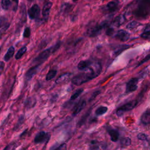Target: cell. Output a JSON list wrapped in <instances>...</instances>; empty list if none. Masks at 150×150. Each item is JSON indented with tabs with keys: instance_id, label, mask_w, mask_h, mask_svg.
Wrapping results in <instances>:
<instances>
[{
	"instance_id": "cell-1",
	"label": "cell",
	"mask_w": 150,
	"mask_h": 150,
	"mask_svg": "<svg viewBox=\"0 0 150 150\" xmlns=\"http://www.w3.org/2000/svg\"><path fill=\"white\" fill-rule=\"evenodd\" d=\"M102 67L100 62H93L83 72L74 76L71 79L73 84L80 86L98 76L101 71Z\"/></svg>"
},
{
	"instance_id": "cell-2",
	"label": "cell",
	"mask_w": 150,
	"mask_h": 150,
	"mask_svg": "<svg viewBox=\"0 0 150 150\" xmlns=\"http://www.w3.org/2000/svg\"><path fill=\"white\" fill-rule=\"evenodd\" d=\"M134 15L138 18H145L150 14V0H137Z\"/></svg>"
},
{
	"instance_id": "cell-3",
	"label": "cell",
	"mask_w": 150,
	"mask_h": 150,
	"mask_svg": "<svg viewBox=\"0 0 150 150\" xmlns=\"http://www.w3.org/2000/svg\"><path fill=\"white\" fill-rule=\"evenodd\" d=\"M60 42H58L56 44H55L54 46L50 47V48L44 50L41 53H40L36 57H35L33 59L32 63L35 64V65L42 64L49 58V57L50 56L51 54L55 52L60 47Z\"/></svg>"
},
{
	"instance_id": "cell-4",
	"label": "cell",
	"mask_w": 150,
	"mask_h": 150,
	"mask_svg": "<svg viewBox=\"0 0 150 150\" xmlns=\"http://www.w3.org/2000/svg\"><path fill=\"white\" fill-rule=\"evenodd\" d=\"M107 23L106 22H103L100 24H96L90 26L86 32V34L88 36L93 38L98 35L101 30L107 26Z\"/></svg>"
},
{
	"instance_id": "cell-5",
	"label": "cell",
	"mask_w": 150,
	"mask_h": 150,
	"mask_svg": "<svg viewBox=\"0 0 150 150\" xmlns=\"http://www.w3.org/2000/svg\"><path fill=\"white\" fill-rule=\"evenodd\" d=\"M137 100H132L124 105H122V106H121L119 108L117 109V111H116V114L118 116L120 117L121 115H122L125 112L131 111V110L134 109L135 106L137 104Z\"/></svg>"
},
{
	"instance_id": "cell-6",
	"label": "cell",
	"mask_w": 150,
	"mask_h": 150,
	"mask_svg": "<svg viewBox=\"0 0 150 150\" xmlns=\"http://www.w3.org/2000/svg\"><path fill=\"white\" fill-rule=\"evenodd\" d=\"M50 137V135L49 133L45 131H40L36 135L34 138V142L36 144L45 143L49 140Z\"/></svg>"
},
{
	"instance_id": "cell-7",
	"label": "cell",
	"mask_w": 150,
	"mask_h": 150,
	"mask_svg": "<svg viewBox=\"0 0 150 150\" xmlns=\"http://www.w3.org/2000/svg\"><path fill=\"white\" fill-rule=\"evenodd\" d=\"M40 9L37 4H34L28 11V15L31 19H38L40 16Z\"/></svg>"
},
{
	"instance_id": "cell-8",
	"label": "cell",
	"mask_w": 150,
	"mask_h": 150,
	"mask_svg": "<svg viewBox=\"0 0 150 150\" xmlns=\"http://www.w3.org/2000/svg\"><path fill=\"white\" fill-rule=\"evenodd\" d=\"M138 79L132 78L130 79L126 84V92L127 93L135 91L138 88Z\"/></svg>"
},
{
	"instance_id": "cell-9",
	"label": "cell",
	"mask_w": 150,
	"mask_h": 150,
	"mask_svg": "<svg viewBox=\"0 0 150 150\" xmlns=\"http://www.w3.org/2000/svg\"><path fill=\"white\" fill-rule=\"evenodd\" d=\"M40 64H36L34 66L30 67L27 72L25 73V77L27 81H29L32 79V77L36 74L38 72Z\"/></svg>"
},
{
	"instance_id": "cell-10",
	"label": "cell",
	"mask_w": 150,
	"mask_h": 150,
	"mask_svg": "<svg viewBox=\"0 0 150 150\" xmlns=\"http://www.w3.org/2000/svg\"><path fill=\"white\" fill-rule=\"evenodd\" d=\"M52 6V3L51 2H46L43 6V8L42 9V16H43V19L45 21H46L49 18Z\"/></svg>"
},
{
	"instance_id": "cell-11",
	"label": "cell",
	"mask_w": 150,
	"mask_h": 150,
	"mask_svg": "<svg viewBox=\"0 0 150 150\" xmlns=\"http://www.w3.org/2000/svg\"><path fill=\"white\" fill-rule=\"evenodd\" d=\"M115 38L120 41L126 42L129 38V34L128 32L124 30H119L116 33Z\"/></svg>"
},
{
	"instance_id": "cell-12",
	"label": "cell",
	"mask_w": 150,
	"mask_h": 150,
	"mask_svg": "<svg viewBox=\"0 0 150 150\" xmlns=\"http://www.w3.org/2000/svg\"><path fill=\"white\" fill-rule=\"evenodd\" d=\"M86 105V102L85 100H81L79 101L77 105L75 106L73 111V115L76 116L85 107Z\"/></svg>"
},
{
	"instance_id": "cell-13",
	"label": "cell",
	"mask_w": 150,
	"mask_h": 150,
	"mask_svg": "<svg viewBox=\"0 0 150 150\" xmlns=\"http://www.w3.org/2000/svg\"><path fill=\"white\" fill-rule=\"evenodd\" d=\"M36 103V99L34 97H30L26 99L24 105L27 108H33L35 105Z\"/></svg>"
},
{
	"instance_id": "cell-14",
	"label": "cell",
	"mask_w": 150,
	"mask_h": 150,
	"mask_svg": "<svg viewBox=\"0 0 150 150\" xmlns=\"http://www.w3.org/2000/svg\"><path fill=\"white\" fill-rule=\"evenodd\" d=\"M9 23H8L7 19L4 16H1L0 18V32H3L5 31L9 26Z\"/></svg>"
},
{
	"instance_id": "cell-15",
	"label": "cell",
	"mask_w": 150,
	"mask_h": 150,
	"mask_svg": "<svg viewBox=\"0 0 150 150\" xmlns=\"http://www.w3.org/2000/svg\"><path fill=\"white\" fill-rule=\"evenodd\" d=\"M108 133L110 137V139L113 142H116L119 138V132L117 130L114 129H110L108 130Z\"/></svg>"
},
{
	"instance_id": "cell-16",
	"label": "cell",
	"mask_w": 150,
	"mask_h": 150,
	"mask_svg": "<svg viewBox=\"0 0 150 150\" xmlns=\"http://www.w3.org/2000/svg\"><path fill=\"white\" fill-rule=\"evenodd\" d=\"M141 121L145 125L150 124V111H145L141 117Z\"/></svg>"
},
{
	"instance_id": "cell-17",
	"label": "cell",
	"mask_w": 150,
	"mask_h": 150,
	"mask_svg": "<svg viewBox=\"0 0 150 150\" xmlns=\"http://www.w3.org/2000/svg\"><path fill=\"white\" fill-rule=\"evenodd\" d=\"M93 62L90 60H81L77 64V68L80 70H84L86 68H87Z\"/></svg>"
},
{
	"instance_id": "cell-18",
	"label": "cell",
	"mask_w": 150,
	"mask_h": 150,
	"mask_svg": "<svg viewBox=\"0 0 150 150\" xmlns=\"http://www.w3.org/2000/svg\"><path fill=\"white\" fill-rule=\"evenodd\" d=\"M14 53H15V48L13 46H11L7 52L5 53V56H4V60L6 61V62H8L13 56L14 54Z\"/></svg>"
},
{
	"instance_id": "cell-19",
	"label": "cell",
	"mask_w": 150,
	"mask_h": 150,
	"mask_svg": "<svg viewBox=\"0 0 150 150\" xmlns=\"http://www.w3.org/2000/svg\"><path fill=\"white\" fill-rule=\"evenodd\" d=\"M117 6L118 3L117 1H111L106 5V10L110 12H112L117 9Z\"/></svg>"
},
{
	"instance_id": "cell-20",
	"label": "cell",
	"mask_w": 150,
	"mask_h": 150,
	"mask_svg": "<svg viewBox=\"0 0 150 150\" xmlns=\"http://www.w3.org/2000/svg\"><path fill=\"white\" fill-rule=\"evenodd\" d=\"M71 74L69 73H66L64 74H62L56 80V84H60L63 82H64L67 80H68Z\"/></svg>"
},
{
	"instance_id": "cell-21",
	"label": "cell",
	"mask_w": 150,
	"mask_h": 150,
	"mask_svg": "<svg viewBox=\"0 0 150 150\" xmlns=\"http://www.w3.org/2000/svg\"><path fill=\"white\" fill-rule=\"evenodd\" d=\"M125 19L124 16L122 15H120L118 16H117L112 22V25L115 26H120V25H121L122 24H123V23L125 22Z\"/></svg>"
},
{
	"instance_id": "cell-22",
	"label": "cell",
	"mask_w": 150,
	"mask_h": 150,
	"mask_svg": "<svg viewBox=\"0 0 150 150\" xmlns=\"http://www.w3.org/2000/svg\"><path fill=\"white\" fill-rule=\"evenodd\" d=\"M107 110H108V108L107 107L100 106L96 109L95 113H96V115L100 116V115H102L104 114L107 111Z\"/></svg>"
},
{
	"instance_id": "cell-23",
	"label": "cell",
	"mask_w": 150,
	"mask_h": 150,
	"mask_svg": "<svg viewBox=\"0 0 150 150\" xmlns=\"http://www.w3.org/2000/svg\"><path fill=\"white\" fill-rule=\"evenodd\" d=\"M27 50V47L26 46H23L22 47H21L17 52V53L15 55V59L16 60H19L20 59L22 56L25 53V52H26Z\"/></svg>"
},
{
	"instance_id": "cell-24",
	"label": "cell",
	"mask_w": 150,
	"mask_h": 150,
	"mask_svg": "<svg viewBox=\"0 0 150 150\" xmlns=\"http://www.w3.org/2000/svg\"><path fill=\"white\" fill-rule=\"evenodd\" d=\"M56 74H57V70H56L52 69V70H49L48 71V73H47L46 76V80L47 81L51 80L52 79H53L56 76Z\"/></svg>"
},
{
	"instance_id": "cell-25",
	"label": "cell",
	"mask_w": 150,
	"mask_h": 150,
	"mask_svg": "<svg viewBox=\"0 0 150 150\" xmlns=\"http://www.w3.org/2000/svg\"><path fill=\"white\" fill-rule=\"evenodd\" d=\"M11 1L10 0H2L1 1V6L3 9L7 10L11 6Z\"/></svg>"
},
{
	"instance_id": "cell-26",
	"label": "cell",
	"mask_w": 150,
	"mask_h": 150,
	"mask_svg": "<svg viewBox=\"0 0 150 150\" xmlns=\"http://www.w3.org/2000/svg\"><path fill=\"white\" fill-rule=\"evenodd\" d=\"M83 91V88H80V89H78L77 90H76L75 91V93L70 97V100H76L77 97H79V96L82 93Z\"/></svg>"
},
{
	"instance_id": "cell-27",
	"label": "cell",
	"mask_w": 150,
	"mask_h": 150,
	"mask_svg": "<svg viewBox=\"0 0 150 150\" xmlns=\"http://www.w3.org/2000/svg\"><path fill=\"white\" fill-rule=\"evenodd\" d=\"M131 139L129 138L128 137H126V138H124L121 140V144L122 146H129L131 144Z\"/></svg>"
},
{
	"instance_id": "cell-28",
	"label": "cell",
	"mask_w": 150,
	"mask_h": 150,
	"mask_svg": "<svg viewBox=\"0 0 150 150\" xmlns=\"http://www.w3.org/2000/svg\"><path fill=\"white\" fill-rule=\"evenodd\" d=\"M89 114H90V112H88L87 113H86L84 115H83V116L81 117V118L79 120V122H78V124H77V125H78L79 127H80V126H81L82 125L84 124V123L85 122V121H86V118H87V117H88V115Z\"/></svg>"
},
{
	"instance_id": "cell-29",
	"label": "cell",
	"mask_w": 150,
	"mask_h": 150,
	"mask_svg": "<svg viewBox=\"0 0 150 150\" xmlns=\"http://www.w3.org/2000/svg\"><path fill=\"white\" fill-rule=\"evenodd\" d=\"M139 25V23H138V22H135V21H132V22L129 23L127 25V28L128 29H134V28L137 27Z\"/></svg>"
},
{
	"instance_id": "cell-30",
	"label": "cell",
	"mask_w": 150,
	"mask_h": 150,
	"mask_svg": "<svg viewBox=\"0 0 150 150\" xmlns=\"http://www.w3.org/2000/svg\"><path fill=\"white\" fill-rule=\"evenodd\" d=\"M141 37L142 38L144 39L149 40V39H150V30L143 32V33L141 35Z\"/></svg>"
},
{
	"instance_id": "cell-31",
	"label": "cell",
	"mask_w": 150,
	"mask_h": 150,
	"mask_svg": "<svg viewBox=\"0 0 150 150\" xmlns=\"http://www.w3.org/2000/svg\"><path fill=\"white\" fill-rule=\"evenodd\" d=\"M71 5H70L69 4H64L62 6V11L63 12H67L71 8Z\"/></svg>"
},
{
	"instance_id": "cell-32",
	"label": "cell",
	"mask_w": 150,
	"mask_h": 150,
	"mask_svg": "<svg viewBox=\"0 0 150 150\" xmlns=\"http://www.w3.org/2000/svg\"><path fill=\"white\" fill-rule=\"evenodd\" d=\"M30 36V29L29 27H26L23 32V36L24 38H29V36Z\"/></svg>"
},
{
	"instance_id": "cell-33",
	"label": "cell",
	"mask_w": 150,
	"mask_h": 150,
	"mask_svg": "<svg viewBox=\"0 0 150 150\" xmlns=\"http://www.w3.org/2000/svg\"><path fill=\"white\" fill-rule=\"evenodd\" d=\"M98 148H99V147H98V145H97V141L93 140L91 142V145H90V149H97Z\"/></svg>"
},
{
	"instance_id": "cell-34",
	"label": "cell",
	"mask_w": 150,
	"mask_h": 150,
	"mask_svg": "<svg viewBox=\"0 0 150 150\" xmlns=\"http://www.w3.org/2000/svg\"><path fill=\"white\" fill-rule=\"evenodd\" d=\"M137 138L139 140H142V141H146L147 140V136L143 133H139L137 135Z\"/></svg>"
},
{
	"instance_id": "cell-35",
	"label": "cell",
	"mask_w": 150,
	"mask_h": 150,
	"mask_svg": "<svg viewBox=\"0 0 150 150\" xmlns=\"http://www.w3.org/2000/svg\"><path fill=\"white\" fill-rule=\"evenodd\" d=\"M4 67H5V63L4 62H2V61H0V76L4 70Z\"/></svg>"
},
{
	"instance_id": "cell-36",
	"label": "cell",
	"mask_w": 150,
	"mask_h": 150,
	"mask_svg": "<svg viewBox=\"0 0 150 150\" xmlns=\"http://www.w3.org/2000/svg\"><path fill=\"white\" fill-rule=\"evenodd\" d=\"M23 120H24V117L22 115V117H21L19 118V121H18V122L17 123V125H16V128H18V127H19L20 126L21 124H22V123L23 122Z\"/></svg>"
},
{
	"instance_id": "cell-37",
	"label": "cell",
	"mask_w": 150,
	"mask_h": 150,
	"mask_svg": "<svg viewBox=\"0 0 150 150\" xmlns=\"http://www.w3.org/2000/svg\"><path fill=\"white\" fill-rule=\"evenodd\" d=\"M99 93H100V91H95L94 93H93V94H92V96H91V97H90V101H91V100H93L97 95H98L99 94Z\"/></svg>"
},
{
	"instance_id": "cell-38",
	"label": "cell",
	"mask_w": 150,
	"mask_h": 150,
	"mask_svg": "<svg viewBox=\"0 0 150 150\" xmlns=\"http://www.w3.org/2000/svg\"><path fill=\"white\" fill-rule=\"evenodd\" d=\"M149 58H150V55H148V56H146V57H145V58L144 60H142V62H140V63L138 64V66H139L140 64H142V63H144L145 62H146V61H147V60H148Z\"/></svg>"
},
{
	"instance_id": "cell-39",
	"label": "cell",
	"mask_w": 150,
	"mask_h": 150,
	"mask_svg": "<svg viewBox=\"0 0 150 150\" xmlns=\"http://www.w3.org/2000/svg\"><path fill=\"white\" fill-rule=\"evenodd\" d=\"M66 148V144H62L60 145H59V147L56 148V149H65Z\"/></svg>"
},
{
	"instance_id": "cell-40",
	"label": "cell",
	"mask_w": 150,
	"mask_h": 150,
	"mask_svg": "<svg viewBox=\"0 0 150 150\" xmlns=\"http://www.w3.org/2000/svg\"><path fill=\"white\" fill-rule=\"evenodd\" d=\"M12 1L15 2V7H16V9H17V6H18V4L19 0H12Z\"/></svg>"
},
{
	"instance_id": "cell-41",
	"label": "cell",
	"mask_w": 150,
	"mask_h": 150,
	"mask_svg": "<svg viewBox=\"0 0 150 150\" xmlns=\"http://www.w3.org/2000/svg\"><path fill=\"white\" fill-rule=\"evenodd\" d=\"M33 0H28V1H29V2H32V1H33Z\"/></svg>"
},
{
	"instance_id": "cell-42",
	"label": "cell",
	"mask_w": 150,
	"mask_h": 150,
	"mask_svg": "<svg viewBox=\"0 0 150 150\" xmlns=\"http://www.w3.org/2000/svg\"><path fill=\"white\" fill-rule=\"evenodd\" d=\"M72 1H74V2H75V1H76L77 0H72Z\"/></svg>"
}]
</instances>
